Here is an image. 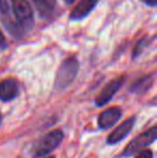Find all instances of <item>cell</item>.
<instances>
[{"mask_svg":"<svg viewBox=\"0 0 157 158\" xmlns=\"http://www.w3.org/2000/svg\"><path fill=\"white\" fill-rule=\"evenodd\" d=\"M79 71V60L76 57L70 56L60 64L57 70L54 87L56 90H64L72 84Z\"/></svg>","mask_w":157,"mask_h":158,"instance_id":"1","label":"cell"},{"mask_svg":"<svg viewBox=\"0 0 157 158\" xmlns=\"http://www.w3.org/2000/svg\"><path fill=\"white\" fill-rule=\"evenodd\" d=\"M64 139V132L60 129H55L44 135L34 148V157H44L58 148Z\"/></svg>","mask_w":157,"mask_h":158,"instance_id":"2","label":"cell"},{"mask_svg":"<svg viewBox=\"0 0 157 158\" xmlns=\"http://www.w3.org/2000/svg\"><path fill=\"white\" fill-rule=\"evenodd\" d=\"M157 138V127L153 126L149 129V130L144 131L138 137L132 139L131 141L128 143V145L124 148L122 152V157H131L132 155H136L138 152L143 150L147 146L153 144L156 141Z\"/></svg>","mask_w":157,"mask_h":158,"instance_id":"3","label":"cell"},{"mask_svg":"<svg viewBox=\"0 0 157 158\" xmlns=\"http://www.w3.org/2000/svg\"><path fill=\"white\" fill-rule=\"evenodd\" d=\"M11 4L19 25L30 29L34 25V12L28 0H11Z\"/></svg>","mask_w":157,"mask_h":158,"instance_id":"4","label":"cell"},{"mask_svg":"<svg viewBox=\"0 0 157 158\" xmlns=\"http://www.w3.org/2000/svg\"><path fill=\"white\" fill-rule=\"evenodd\" d=\"M125 82V75H119L115 79L111 80L108 84L103 86V88L100 90L99 95L96 97L95 104L97 106H103L111 101L113 96L118 92V89L122 87V85Z\"/></svg>","mask_w":157,"mask_h":158,"instance_id":"5","label":"cell"},{"mask_svg":"<svg viewBox=\"0 0 157 158\" xmlns=\"http://www.w3.org/2000/svg\"><path fill=\"white\" fill-rule=\"evenodd\" d=\"M134 122H136L134 117H129V118H127L126 121H124L121 125L116 127V128L110 133L107 139V143L110 144V145H113V144H118V142L123 141V140L131 132L132 128H134Z\"/></svg>","mask_w":157,"mask_h":158,"instance_id":"6","label":"cell"},{"mask_svg":"<svg viewBox=\"0 0 157 158\" xmlns=\"http://www.w3.org/2000/svg\"><path fill=\"white\" fill-rule=\"evenodd\" d=\"M122 109L119 106H111L100 113L98 117V127L101 130L112 128L122 116Z\"/></svg>","mask_w":157,"mask_h":158,"instance_id":"7","label":"cell"},{"mask_svg":"<svg viewBox=\"0 0 157 158\" xmlns=\"http://www.w3.org/2000/svg\"><path fill=\"white\" fill-rule=\"evenodd\" d=\"M19 94V84L13 77L0 81V100L9 102L14 100Z\"/></svg>","mask_w":157,"mask_h":158,"instance_id":"8","label":"cell"},{"mask_svg":"<svg viewBox=\"0 0 157 158\" xmlns=\"http://www.w3.org/2000/svg\"><path fill=\"white\" fill-rule=\"evenodd\" d=\"M98 0H81L70 13V19L79 21L86 17L97 6Z\"/></svg>","mask_w":157,"mask_h":158,"instance_id":"9","label":"cell"},{"mask_svg":"<svg viewBox=\"0 0 157 158\" xmlns=\"http://www.w3.org/2000/svg\"><path fill=\"white\" fill-rule=\"evenodd\" d=\"M153 85V79L152 77H143L141 79L137 80L131 86H130V92L134 93V94L137 95H141V94H144L145 92L150 89Z\"/></svg>","mask_w":157,"mask_h":158,"instance_id":"10","label":"cell"},{"mask_svg":"<svg viewBox=\"0 0 157 158\" xmlns=\"http://www.w3.org/2000/svg\"><path fill=\"white\" fill-rule=\"evenodd\" d=\"M34 2L36 4L39 14L43 19L51 16L56 6V0H34Z\"/></svg>","mask_w":157,"mask_h":158,"instance_id":"11","label":"cell"},{"mask_svg":"<svg viewBox=\"0 0 157 158\" xmlns=\"http://www.w3.org/2000/svg\"><path fill=\"white\" fill-rule=\"evenodd\" d=\"M153 152L151 150H141L140 152H138L136 154L134 158H153Z\"/></svg>","mask_w":157,"mask_h":158,"instance_id":"12","label":"cell"},{"mask_svg":"<svg viewBox=\"0 0 157 158\" xmlns=\"http://www.w3.org/2000/svg\"><path fill=\"white\" fill-rule=\"evenodd\" d=\"M8 11H9L8 0H0V12L8 13Z\"/></svg>","mask_w":157,"mask_h":158,"instance_id":"13","label":"cell"},{"mask_svg":"<svg viewBox=\"0 0 157 158\" xmlns=\"http://www.w3.org/2000/svg\"><path fill=\"white\" fill-rule=\"evenodd\" d=\"M6 48V40L4 38L3 33L0 30V48Z\"/></svg>","mask_w":157,"mask_h":158,"instance_id":"14","label":"cell"},{"mask_svg":"<svg viewBox=\"0 0 157 158\" xmlns=\"http://www.w3.org/2000/svg\"><path fill=\"white\" fill-rule=\"evenodd\" d=\"M142 2H144L145 4L150 6H155L156 3H157V0H141Z\"/></svg>","mask_w":157,"mask_h":158,"instance_id":"15","label":"cell"},{"mask_svg":"<svg viewBox=\"0 0 157 158\" xmlns=\"http://www.w3.org/2000/svg\"><path fill=\"white\" fill-rule=\"evenodd\" d=\"M73 1H74V0H65V2H66V3H68V4H71Z\"/></svg>","mask_w":157,"mask_h":158,"instance_id":"16","label":"cell"},{"mask_svg":"<svg viewBox=\"0 0 157 158\" xmlns=\"http://www.w3.org/2000/svg\"><path fill=\"white\" fill-rule=\"evenodd\" d=\"M1 121H2V116H1V113H0V124H1Z\"/></svg>","mask_w":157,"mask_h":158,"instance_id":"17","label":"cell"},{"mask_svg":"<svg viewBox=\"0 0 157 158\" xmlns=\"http://www.w3.org/2000/svg\"><path fill=\"white\" fill-rule=\"evenodd\" d=\"M45 158H56L55 156H48V157H45Z\"/></svg>","mask_w":157,"mask_h":158,"instance_id":"18","label":"cell"}]
</instances>
